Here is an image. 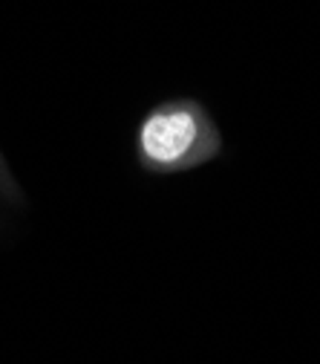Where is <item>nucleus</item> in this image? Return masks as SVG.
I'll return each instance as SVG.
<instances>
[{"mask_svg": "<svg viewBox=\"0 0 320 364\" xmlns=\"http://www.w3.org/2000/svg\"><path fill=\"white\" fill-rule=\"evenodd\" d=\"M222 136L211 113L194 99H170L153 107L136 136V156L150 173H179L211 162Z\"/></svg>", "mask_w": 320, "mask_h": 364, "instance_id": "1", "label": "nucleus"}, {"mask_svg": "<svg viewBox=\"0 0 320 364\" xmlns=\"http://www.w3.org/2000/svg\"><path fill=\"white\" fill-rule=\"evenodd\" d=\"M0 200H6V203H21V191H18V186H15V179H12V173H9V168H6V162H4V156H0Z\"/></svg>", "mask_w": 320, "mask_h": 364, "instance_id": "2", "label": "nucleus"}]
</instances>
